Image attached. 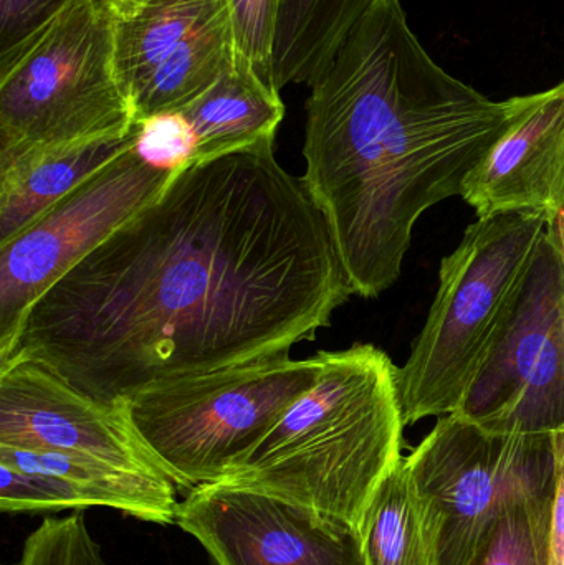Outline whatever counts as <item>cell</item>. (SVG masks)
I'll list each match as a JSON object with an SVG mask.
<instances>
[{
  "label": "cell",
  "instance_id": "obj_1",
  "mask_svg": "<svg viewBox=\"0 0 564 565\" xmlns=\"http://www.w3.org/2000/svg\"><path fill=\"white\" fill-rule=\"evenodd\" d=\"M274 141L182 162L36 299L0 365L30 359L116 404L315 341L357 292Z\"/></svg>",
  "mask_w": 564,
  "mask_h": 565
},
{
  "label": "cell",
  "instance_id": "obj_2",
  "mask_svg": "<svg viewBox=\"0 0 564 565\" xmlns=\"http://www.w3.org/2000/svg\"><path fill=\"white\" fill-rule=\"evenodd\" d=\"M308 86L300 181L354 292L377 298L400 280L417 221L462 195L523 96L496 102L447 73L401 0H374Z\"/></svg>",
  "mask_w": 564,
  "mask_h": 565
},
{
  "label": "cell",
  "instance_id": "obj_3",
  "mask_svg": "<svg viewBox=\"0 0 564 565\" xmlns=\"http://www.w3.org/2000/svg\"><path fill=\"white\" fill-rule=\"evenodd\" d=\"M317 355L315 384L219 483L358 531L374 491L403 458L400 367L364 342Z\"/></svg>",
  "mask_w": 564,
  "mask_h": 565
},
{
  "label": "cell",
  "instance_id": "obj_4",
  "mask_svg": "<svg viewBox=\"0 0 564 565\" xmlns=\"http://www.w3.org/2000/svg\"><path fill=\"white\" fill-rule=\"evenodd\" d=\"M549 228L535 212L477 218L443 258L436 298L400 367L406 427L459 411L512 324Z\"/></svg>",
  "mask_w": 564,
  "mask_h": 565
},
{
  "label": "cell",
  "instance_id": "obj_5",
  "mask_svg": "<svg viewBox=\"0 0 564 565\" xmlns=\"http://www.w3.org/2000/svg\"><path fill=\"white\" fill-rule=\"evenodd\" d=\"M115 25L103 0H70L0 52V162L135 129L116 72Z\"/></svg>",
  "mask_w": 564,
  "mask_h": 565
},
{
  "label": "cell",
  "instance_id": "obj_6",
  "mask_svg": "<svg viewBox=\"0 0 564 565\" xmlns=\"http://www.w3.org/2000/svg\"><path fill=\"white\" fill-rule=\"evenodd\" d=\"M320 359L290 354L152 382L121 398L128 424L175 487L219 483L317 381Z\"/></svg>",
  "mask_w": 564,
  "mask_h": 565
},
{
  "label": "cell",
  "instance_id": "obj_7",
  "mask_svg": "<svg viewBox=\"0 0 564 565\" xmlns=\"http://www.w3.org/2000/svg\"><path fill=\"white\" fill-rule=\"evenodd\" d=\"M406 460L439 520L440 565H482L513 508L555 493V435L496 434L457 412Z\"/></svg>",
  "mask_w": 564,
  "mask_h": 565
},
{
  "label": "cell",
  "instance_id": "obj_8",
  "mask_svg": "<svg viewBox=\"0 0 564 565\" xmlns=\"http://www.w3.org/2000/svg\"><path fill=\"white\" fill-rule=\"evenodd\" d=\"M171 175V169L152 164L135 146L0 245V362L12 352L36 299L151 204Z\"/></svg>",
  "mask_w": 564,
  "mask_h": 565
},
{
  "label": "cell",
  "instance_id": "obj_9",
  "mask_svg": "<svg viewBox=\"0 0 564 565\" xmlns=\"http://www.w3.org/2000/svg\"><path fill=\"white\" fill-rule=\"evenodd\" d=\"M457 414L496 434L564 431V260L550 232L509 331Z\"/></svg>",
  "mask_w": 564,
  "mask_h": 565
},
{
  "label": "cell",
  "instance_id": "obj_10",
  "mask_svg": "<svg viewBox=\"0 0 564 565\" xmlns=\"http://www.w3.org/2000/svg\"><path fill=\"white\" fill-rule=\"evenodd\" d=\"M235 60L224 0H155L116 19L115 63L136 119L181 113Z\"/></svg>",
  "mask_w": 564,
  "mask_h": 565
},
{
  "label": "cell",
  "instance_id": "obj_11",
  "mask_svg": "<svg viewBox=\"0 0 564 565\" xmlns=\"http://www.w3.org/2000/svg\"><path fill=\"white\" fill-rule=\"evenodd\" d=\"M0 447L66 455L149 480L172 481L118 404L85 394L30 359L0 365Z\"/></svg>",
  "mask_w": 564,
  "mask_h": 565
},
{
  "label": "cell",
  "instance_id": "obj_12",
  "mask_svg": "<svg viewBox=\"0 0 564 565\" xmlns=\"http://www.w3.org/2000/svg\"><path fill=\"white\" fill-rule=\"evenodd\" d=\"M175 524L215 565H364L357 530L237 484L188 491Z\"/></svg>",
  "mask_w": 564,
  "mask_h": 565
},
{
  "label": "cell",
  "instance_id": "obj_13",
  "mask_svg": "<svg viewBox=\"0 0 564 565\" xmlns=\"http://www.w3.org/2000/svg\"><path fill=\"white\" fill-rule=\"evenodd\" d=\"M460 198L477 218L535 212L550 224L564 212V82L523 95L522 111L467 175Z\"/></svg>",
  "mask_w": 564,
  "mask_h": 565
},
{
  "label": "cell",
  "instance_id": "obj_14",
  "mask_svg": "<svg viewBox=\"0 0 564 565\" xmlns=\"http://www.w3.org/2000/svg\"><path fill=\"white\" fill-rule=\"evenodd\" d=\"M139 125L123 138L30 152L0 162V245L25 231L43 212L135 148Z\"/></svg>",
  "mask_w": 564,
  "mask_h": 565
},
{
  "label": "cell",
  "instance_id": "obj_15",
  "mask_svg": "<svg viewBox=\"0 0 564 565\" xmlns=\"http://www.w3.org/2000/svg\"><path fill=\"white\" fill-rule=\"evenodd\" d=\"M181 115L192 135L189 161H202L275 139L285 106L280 92L235 53L231 68Z\"/></svg>",
  "mask_w": 564,
  "mask_h": 565
},
{
  "label": "cell",
  "instance_id": "obj_16",
  "mask_svg": "<svg viewBox=\"0 0 564 565\" xmlns=\"http://www.w3.org/2000/svg\"><path fill=\"white\" fill-rule=\"evenodd\" d=\"M358 533L364 565H440V527L406 457L374 491Z\"/></svg>",
  "mask_w": 564,
  "mask_h": 565
},
{
  "label": "cell",
  "instance_id": "obj_17",
  "mask_svg": "<svg viewBox=\"0 0 564 565\" xmlns=\"http://www.w3.org/2000/svg\"><path fill=\"white\" fill-rule=\"evenodd\" d=\"M374 0H278L274 82L311 85Z\"/></svg>",
  "mask_w": 564,
  "mask_h": 565
},
{
  "label": "cell",
  "instance_id": "obj_18",
  "mask_svg": "<svg viewBox=\"0 0 564 565\" xmlns=\"http://www.w3.org/2000/svg\"><path fill=\"white\" fill-rule=\"evenodd\" d=\"M553 498L513 508L497 530L482 565H550Z\"/></svg>",
  "mask_w": 564,
  "mask_h": 565
},
{
  "label": "cell",
  "instance_id": "obj_19",
  "mask_svg": "<svg viewBox=\"0 0 564 565\" xmlns=\"http://www.w3.org/2000/svg\"><path fill=\"white\" fill-rule=\"evenodd\" d=\"M17 565H109L83 514L46 518L25 541Z\"/></svg>",
  "mask_w": 564,
  "mask_h": 565
},
{
  "label": "cell",
  "instance_id": "obj_20",
  "mask_svg": "<svg viewBox=\"0 0 564 565\" xmlns=\"http://www.w3.org/2000/svg\"><path fill=\"white\" fill-rule=\"evenodd\" d=\"M98 507L95 498L72 481L0 463V511H62Z\"/></svg>",
  "mask_w": 564,
  "mask_h": 565
},
{
  "label": "cell",
  "instance_id": "obj_21",
  "mask_svg": "<svg viewBox=\"0 0 564 565\" xmlns=\"http://www.w3.org/2000/svg\"><path fill=\"white\" fill-rule=\"evenodd\" d=\"M224 3L231 19L235 53L275 88L278 0H224Z\"/></svg>",
  "mask_w": 564,
  "mask_h": 565
},
{
  "label": "cell",
  "instance_id": "obj_22",
  "mask_svg": "<svg viewBox=\"0 0 564 565\" xmlns=\"http://www.w3.org/2000/svg\"><path fill=\"white\" fill-rule=\"evenodd\" d=\"M138 151L162 169H171L189 161L192 154V135L181 113L152 116L138 121Z\"/></svg>",
  "mask_w": 564,
  "mask_h": 565
},
{
  "label": "cell",
  "instance_id": "obj_23",
  "mask_svg": "<svg viewBox=\"0 0 564 565\" xmlns=\"http://www.w3.org/2000/svg\"><path fill=\"white\" fill-rule=\"evenodd\" d=\"M70 0H2V46L0 52L35 32Z\"/></svg>",
  "mask_w": 564,
  "mask_h": 565
},
{
  "label": "cell",
  "instance_id": "obj_24",
  "mask_svg": "<svg viewBox=\"0 0 564 565\" xmlns=\"http://www.w3.org/2000/svg\"><path fill=\"white\" fill-rule=\"evenodd\" d=\"M115 13L116 19H126L155 0H103Z\"/></svg>",
  "mask_w": 564,
  "mask_h": 565
}]
</instances>
